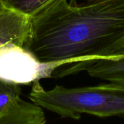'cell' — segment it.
Here are the masks:
<instances>
[{"mask_svg": "<svg viewBox=\"0 0 124 124\" xmlns=\"http://www.w3.org/2000/svg\"><path fill=\"white\" fill-rule=\"evenodd\" d=\"M21 89L18 84L0 79V113L21 99Z\"/></svg>", "mask_w": 124, "mask_h": 124, "instance_id": "obj_8", "label": "cell"}, {"mask_svg": "<svg viewBox=\"0 0 124 124\" xmlns=\"http://www.w3.org/2000/svg\"><path fill=\"white\" fill-rule=\"evenodd\" d=\"M5 10V7L2 5V2H0V13L1 12H2L3 10Z\"/></svg>", "mask_w": 124, "mask_h": 124, "instance_id": "obj_9", "label": "cell"}, {"mask_svg": "<svg viewBox=\"0 0 124 124\" xmlns=\"http://www.w3.org/2000/svg\"><path fill=\"white\" fill-rule=\"evenodd\" d=\"M0 124H46L43 109L20 99L0 113Z\"/></svg>", "mask_w": 124, "mask_h": 124, "instance_id": "obj_6", "label": "cell"}, {"mask_svg": "<svg viewBox=\"0 0 124 124\" xmlns=\"http://www.w3.org/2000/svg\"><path fill=\"white\" fill-rule=\"evenodd\" d=\"M22 47L59 67L124 53V0H51L29 18Z\"/></svg>", "mask_w": 124, "mask_h": 124, "instance_id": "obj_1", "label": "cell"}, {"mask_svg": "<svg viewBox=\"0 0 124 124\" xmlns=\"http://www.w3.org/2000/svg\"><path fill=\"white\" fill-rule=\"evenodd\" d=\"M29 18L7 9L0 13V46L13 43L22 47L29 31Z\"/></svg>", "mask_w": 124, "mask_h": 124, "instance_id": "obj_5", "label": "cell"}, {"mask_svg": "<svg viewBox=\"0 0 124 124\" xmlns=\"http://www.w3.org/2000/svg\"><path fill=\"white\" fill-rule=\"evenodd\" d=\"M82 71L93 78L124 85V53L93 62L65 65L57 71V77L62 78Z\"/></svg>", "mask_w": 124, "mask_h": 124, "instance_id": "obj_4", "label": "cell"}, {"mask_svg": "<svg viewBox=\"0 0 124 124\" xmlns=\"http://www.w3.org/2000/svg\"><path fill=\"white\" fill-rule=\"evenodd\" d=\"M29 99L34 104L63 118L78 120L82 114L124 117V85L116 83L73 88L57 85L45 90L37 81L33 83Z\"/></svg>", "mask_w": 124, "mask_h": 124, "instance_id": "obj_2", "label": "cell"}, {"mask_svg": "<svg viewBox=\"0 0 124 124\" xmlns=\"http://www.w3.org/2000/svg\"><path fill=\"white\" fill-rule=\"evenodd\" d=\"M58 67L56 64L41 63L18 45L0 46V79L18 85L29 84L51 78Z\"/></svg>", "mask_w": 124, "mask_h": 124, "instance_id": "obj_3", "label": "cell"}, {"mask_svg": "<svg viewBox=\"0 0 124 124\" xmlns=\"http://www.w3.org/2000/svg\"><path fill=\"white\" fill-rule=\"evenodd\" d=\"M51 0H0L5 9L30 18Z\"/></svg>", "mask_w": 124, "mask_h": 124, "instance_id": "obj_7", "label": "cell"}]
</instances>
